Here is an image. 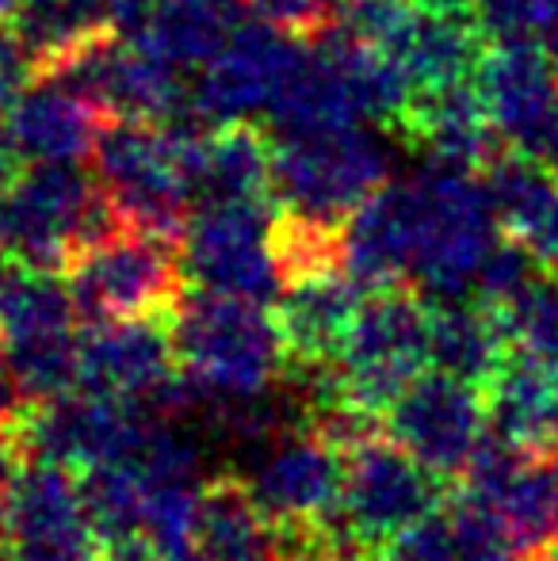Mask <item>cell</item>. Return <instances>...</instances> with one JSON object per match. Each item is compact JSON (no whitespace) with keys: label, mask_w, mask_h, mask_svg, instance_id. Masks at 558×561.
<instances>
[{"label":"cell","mask_w":558,"mask_h":561,"mask_svg":"<svg viewBox=\"0 0 558 561\" xmlns=\"http://www.w3.org/2000/svg\"><path fill=\"white\" fill-rule=\"evenodd\" d=\"M23 466H27V458H23L15 432H4V428H0V508H4L8 493H12L15 478L23 473Z\"/></svg>","instance_id":"cell-38"},{"label":"cell","mask_w":558,"mask_h":561,"mask_svg":"<svg viewBox=\"0 0 558 561\" xmlns=\"http://www.w3.org/2000/svg\"><path fill=\"white\" fill-rule=\"evenodd\" d=\"M4 347L35 405L81 390V336L73 329H46V333L15 336Z\"/></svg>","instance_id":"cell-32"},{"label":"cell","mask_w":558,"mask_h":561,"mask_svg":"<svg viewBox=\"0 0 558 561\" xmlns=\"http://www.w3.org/2000/svg\"><path fill=\"white\" fill-rule=\"evenodd\" d=\"M269 123L280 138H310L364 123L344 54L329 31H321L314 43H303L269 104Z\"/></svg>","instance_id":"cell-15"},{"label":"cell","mask_w":558,"mask_h":561,"mask_svg":"<svg viewBox=\"0 0 558 561\" xmlns=\"http://www.w3.org/2000/svg\"><path fill=\"white\" fill-rule=\"evenodd\" d=\"M482 398L490 432L528 450L558 447V375L539 355L513 347Z\"/></svg>","instance_id":"cell-24"},{"label":"cell","mask_w":558,"mask_h":561,"mask_svg":"<svg viewBox=\"0 0 558 561\" xmlns=\"http://www.w3.org/2000/svg\"><path fill=\"white\" fill-rule=\"evenodd\" d=\"M395 134L406 146L421 149L432 164L463 172H486L509 149L475 77L447 89L413 92V104Z\"/></svg>","instance_id":"cell-14"},{"label":"cell","mask_w":558,"mask_h":561,"mask_svg":"<svg viewBox=\"0 0 558 561\" xmlns=\"http://www.w3.org/2000/svg\"><path fill=\"white\" fill-rule=\"evenodd\" d=\"M413 4L429 8V12H452V15H475L478 0H413Z\"/></svg>","instance_id":"cell-41"},{"label":"cell","mask_w":558,"mask_h":561,"mask_svg":"<svg viewBox=\"0 0 558 561\" xmlns=\"http://www.w3.org/2000/svg\"><path fill=\"white\" fill-rule=\"evenodd\" d=\"M344 8H356V4H372V0H341Z\"/></svg>","instance_id":"cell-47"},{"label":"cell","mask_w":558,"mask_h":561,"mask_svg":"<svg viewBox=\"0 0 558 561\" xmlns=\"http://www.w3.org/2000/svg\"><path fill=\"white\" fill-rule=\"evenodd\" d=\"M513 352L505 325L475 298H432L429 359L436 370L470 382L478 390L493 382L501 363Z\"/></svg>","instance_id":"cell-26"},{"label":"cell","mask_w":558,"mask_h":561,"mask_svg":"<svg viewBox=\"0 0 558 561\" xmlns=\"http://www.w3.org/2000/svg\"><path fill=\"white\" fill-rule=\"evenodd\" d=\"M192 561H200V558H192Z\"/></svg>","instance_id":"cell-48"},{"label":"cell","mask_w":558,"mask_h":561,"mask_svg":"<svg viewBox=\"0 0 558 561\" xmlns=\"http://www.w3.org/2000/svg\"><path fill=\"white\" fill-rule=\"evenodd\" d=\"M272 203H207L195 207L180 244L184 272L195 287L269 302L280 279L269 256Z\"/></svg>","instance_id":"cell-9"},{"label":"cell","mask_w":558,"mask_h":561,"mask_svg":"<svg viewBox=\"0 0 558 561\" xmlns=\"http://www.w3.org/2000/svg\"><path fill=\"white\" fill-rule=\"evenodd\" d=\"M482 180L501 233L524 244L547 275H558V169L505 149Z\"/></svg>","instance_id":"cell-20"},{"label":"cell","mask_w":558,"mask_h":561,"mask_svg":"<svg viewBox=\"0 0 558 561\" xmlns=\"http://www.w3.org/2000/svg\"><path fill=\"white\" fill-rule=\"evenodd\" d=\"M269 256L280 287L314 279V275L349 272L344 267V222L280 207L269 226Z\"/></svg>","instance_id":"cell-30"},{"label":"cell","mask_w":558,"mask_h":561,"mask_svg":"<svg viewBox=\"0 0 558 561\" xmlns=\"http://www.w3.org/2000/svg\"><path fill=\"white\" fill-rule=\"evenodd\" d=\"M77 306L66 275L38 272L20 260H0V340L46 333V329H73Z\"/></svg>","instance_id":"cell-29"},{"label":"cell","mask_w":558,"mask_h":561,"mask_svg":"<svg viewBox=\"0 0 558 561\" xmlns=\"http://www.w3.org/2000/svg\"><path fill=\"white\" fill-rule=\"evenodd\" d=\"M200 561H276V527L253 493V481L218 473L200 485L195 508Z\"/></svg>","instance_id":"cell-25"},{"label":"cell","mask_w":558,"mask_h":561,"mask_svg":"<svg viewBox=\"0 0 558 561\" xmlns=\"http://www.w3.org/2000/svg\"><path fill=\"white\" fill-rule=\"evenodd\" d=\"M390 184V153L360 126L310 138H276L272 192L280 207L349 222L375 192Z\"/></svg>","instance_id":"cell-8"},{"label":"cell","mask_w":558,"mask_h":561,"mask_svg":"<svg viewBox=\"0 0 558 561\" xmlns=\"http://www.w3.org/2000/svg\"><path fill=\"white\" fill-rule=\"evenodd\" d=\"M0 535L15 561H104L77 473L54 462L23 466L0 508Z\"/></svg>","instance_id":"cell-11"},{"label":"cell","mask_w":558,"mask_h":561,"mask_svg":"<svg viewBox=\"0 0 558 561\" xmlns=\"http://www.w3.org/2000/svg\"><path fill=\"white\" fill-rule=\"evenodd\" d=\"M452 481L432 473L390 436L367 439L344 455L337 524L364 554H379L395 535L452 501Z\"/></svg>","instance_id":"cell-7"},{"label":"cell","mask_w":558,"mask_h":561,"mask_svg":"<svg viewBox=\"0 0 558 561\" xmlns=\"http://www.w3.org/2000/svg\"><path fill=\"white\" fill-rule=\"evenodd\" d=\"M544 50L551 54V58L558 61V15H555V20H551V27L544 31Z\"/></svg>","instance_id":"cell-42"},{"label":"cell","mask_w":558,"mask_h":561,"mask_svg":"<svg viewBox=\"0 0 558 561\" xmlns=\"http://www.w3.org/2000/svg\"><path fill=\"white\" fill-rule=\"evenodd\" d=\"M475 84L498 123L501 138L516 153H528L539 126L558 100V61L536 38L490 43L475 69Z\"/></svg>","instance_id":"cell-17"},{"label":"cell","mask_w":558,"mask_h":561,"mask_svg":"<svg viewBox=\"0 0 558 561\" xmlns=\"http://www.w3.org/2000/svg\"><path fill=\"white\" fill-rule=\"evenodd\" d=\"M238 23L241 20H234L210 0H153V12L135 43L153 50L169 66L192 69L207 66Z\"/></svg>","instance_id":"cell-28"},{"label":"cell","mask_w":558,"mask_h":561,"mask_svg":"<svg viewBox=\"0 0 558 561\" xmlns=\"http://www.w3.org/2000/svg\"><path fill=\"white\" fill-rule=\"evenodd\" d=\"M429 329L432 298L406 283L383 290H367L352 333L341 355L329 363V378L321 398L314 401H352L367 413L387 416V409L402 398V390L429 367ZM306 401V405H314Z\"/></svg>","instance_id":"cell-2"},{"label":"cell","mask_w":558,"mask_h":561,"mask_svg":"<svg viewBox=\"0 0 558 561\" xmlns=\"http://www.w3.org/2000/svg\"><path fill=\"white\" fill-rule=\"evenodd\" d=\"M280 290L283 295L272 306V318L283 344V370L333 363L352 333L367 290L349 272L314 275Z\"/></svg>","instance_id":"cell-18"},{"label":"cell","mask_w":558,"mask_h":561,"mask_svg":"<svg viewBox=\"0 0 558 561\" xmlns=\"http://www.w3.org/2000/svg\"><path fill=\"white\" fill-rule=\"evenodd\" d=\"M528 157H536V161H544V164H551V169H558V100H555L551 112H547L544 126H539L536 141L528 146Z\"/></svg>","instance_id":"cell-39"},{"label":"cell","mask_w":558,"mask_h":561,"mask_svg":"<svg viewBox=\"0 0 558 561\" xmlns=\"http://www.w3.org/2000/svg\"><path fill=\"white\" fill-rule=\"evenodd\" d=\"M66 283L77 318L89 325L135 318L172 321L187 295L184 256L176 244L135 229H123L96 249L81 252L66 267Z\"/></svg>","instance_id":"cell-6"},{"label":"cell","mask_w":558,"mask_h":561,"mask_svg":"<svg viewBox=\"0 0 558 561\" xmlns=\"http://www.w3.org/2000/svg\"><path fill=\"white\" fill-rule=\"evenodd\" d=\"M551 485H555V542H558V447L551 450Z\"/></svg>","instance_id":"cell-43"},{"label":"cell","mask_w":558,"mask_h":561,"mask_svg":"<svg viewBox=\"0 0 558 561\" xmlns=\"http://www.w3.org/2000/svg\"><path fill=\"white\" fill-rule=\"evenodd\" d=\"M20 149H15L12 134H8V126H0V195H8V187L20 180Z\"/></svg>","instance_id":"cell-40"},{"label":"cell","mask_w":558,"mask_h":561,"mask_svg":"<svg viewBox=\"0 0 558 561\" xmlns=\"http://www.w3.org/2000/svg\"><path fill=\"white\" fill-rule=\"evenodd\" d=\"M298 38L283 35L264 20H241L230 31L215 58L203 66L200 81H195L192 96L195 107L210 118V123H234V118H249L253 112H269L272 96H276L280 81L298 58Z\"/></svg>","instance_id":"cell-13"},{"label":"cell","mask_w":558,"mask_h":561,"mask_svg":"<svg viewBox=\"0 0 558 561\" xmlns=\"http://www.w3.org/2000/svg\"><path fill=\"white\" fill-rule=\"evenodd\" d=\"M31 81H38V73L27 46L15 35V27L0 23V118L20 104V96L31 89Z\"/></svg>","instance_id":"cell-36"},{"label":"cell","mask_w":558,"mask_h":561,"mask_svg":"<svg viewBox=\"0 0 558 561\" xmlns=\"http://www.w3.org/2000/svg\"><path fill=\"white\" fill-rule=\"evenodd\" d=\"M92 164L123 226L176 249L184 244L195 195L184 176L180 134L172 126L112 118L92 149Z\"/></svg>","instance_id":"cell-4"},{"label":"cell","mask_w":558,"mask_h":561,"mask_svg":"<svg viewBox=\"0 0 558 561\" xmlns=\"http://www.w3.org/2000/svg\"><path fill=\"white\" fill-rule=\"evenodd\" d=\"M344 489V455L310 428L291 432L269 450L253 478V493L272 524L337 519Z\"/></svg>","instance_id":"cell-16"},{"label":"cell","mask_w":558,"mask_h":561,"mask_svg":"<svg viewBox=\"0 0 558 561\" xmlns=\"http://www.w3.org/2000/svg\"><path fill=\"white\" fill-rule=\"evenodd\" d=\"M375 561H467L463 558V539L459 527L452 516V501L440 512L418 519L413 527H406L402 535L387 542L379 554H372Z\"/></svg>","instance_id":"cell-33"},{"label":"cell","mask_w":558,"mask_h":561,"mask_svg":"<svg viewBox=\"0 0 558 561\" xmlns=\"http://www.w3.org/2000/svg\"><path fill=\"white\" fill-rule=\"evenodd\" d=\"M77 485H81L84 516H89L100 547H115V542L146 535V481L130 462L115 458V462L89 466L77 473Z\"/></svg>","instance_id":"cell-31"},{"label":"cell","mask_w":558,"mask_h":561,"mask_svg":"<svg viewBox=\"0 0 558 561\" xmlns=\"http://www.w3.org/2000/svg\"><path fill=\"white\" fill-rule=\"evenodd\" d=\"M149 421L153 416L130 401L73 390L66 398L31 405L27 421L15 428V439L27 462H54L81 473L89 466L127 458Z\"/></svg>","instance_id":"cell-10"},{"label":"cell","mask_w":558,"mask_h":561,"mask_svg":"<svg viewBox=\"0 0 558 561\" xmlns=\"http://www.w3.org/2000/svg\"><path fill=\"white\" fill-rule=\"evenodd\" d=\"M31 405H35V401H31V393L23 390L20 375H15L12 355H8L4 340H0V428L15 432L23 421H27Z\"/></svg>","instance_id":"cell-37"},{"label":"cell","mask_w":558,"mask_h":561,"mask_svg":"<svg viewBox=\"0 0 558 561\" xmlns=\"http://www.w3.org/2000/svg\"><path fill=\"white\" fill-rule=\"evenodd\" d=\"M410 187L413 279L429 298H463L475 287L486 252L498 241L490 187L478 172L432 164Z\"/></svg>","instance_id":"cell-5"},{"label":"cell","mask_w":558,"mask_h":561,"mask_svg":"<svg viewBox=\"0 0 558 561\" xmlns=\"http://www.w3.org/2000/svg\"><path fill=\"white\" fill-rule=\"evenodd\" d=\"M482 46L486 35L475 23V15L429 12V8L413 4L387 54H395L413 89L429 92L470 81L478 61H482Z\"/></svg>","instance_id":"cell-23"},{"label":"cell","mask_w":558,"mask_h":561,"mask_svg":"<svg viewBox=\"0 0 558 561\" xmlns=\"http://www.w3.org/2000/svg\"><path fill=\"white\" fill-rule=\"evenodd\" d=\"M249 12L298 43H314L337 23V0H249Z\"/></svg>","instance_id":"cell-35"},{"label":"cell","mask_w":558,"mask_h":561,"mask_svg":"<svg viewBox=\"0 0 558 561\" xmlns=\"http://www.w3.org/2000/svg\"><path fill=\"white\" fill-rule=\"evenodd\" d=\"M8 252L38 272L66 275L81 252L123 233V218L96 176L73 164H35L4 195Z\"/></svg>","instance_id":"cell-3"},{"label":"cell","mask_w":558,"mask_h":561,"mask_svg":"<svg viewBox=\"0 0 558 561\" xmlns=\"http://www.w3.org/2000/svg\"><path fill=\"white\" fill-rule=\"evenodd\" d=\"M272 172H276L272 130H261L249 118L223 123L207 134L200 164H195V207H207V203H276Z\"/></svg>","instance_id":"cell-22"},{"label":"cell","mask_w":558,"mask_h":561,"mask_svg":"<svg viewBox=\"0 0 558 561\" xmlns=\"http://www.w3.org/2000/svg\"><path fill=\"white\" fill-rule=\"evenodd\" d=\"M23 0H0V23H12L15 12H20Z\"/></svg>","instance_id":"cell-44"},{"label":"cell","mask_w":558,"mask_h":561,"mask_svg":"<svg viewBox=\"0 0 558 561\" xmlns=\"http://www.w3.org/2000/svg\"><path fill=\"white\" fill-rule=\"evenodd\" d=\"M180 370L200 393L223 401H257L283 375L276 318L264 302L195 287L172 318Z\"/></svg>","instance_id":"cell-1"},{"label":"cell","mask_w":558,"mask_h":561,"mask_svg":"<svg viewBox=\"0 0 558 561\" xmlns=\"http://www.w3.org/2000/svg\"><path fill=\"white\" fill-rule=\"evenodd\" d=\"M115 115H107L96 100L66 89V84L38 81L20 96V104L4 115L8 134L23 161L35 164H77L92 157L104 126Z\"/></svg>","instance_id":"cell-19"},{"label":"cell","mask_w":558,"mask_h":561,"mask_svg":"<svg viewBox=\"0 0 558 561\" xmlns=\"http://www.w3.org/2000/svg\"><path fill=\"white\" fill-rule=\"evenodd\" d=\"M344 267L364 290L398 287L413 275L410 187L387 184L344 222Z\"/></svg>","instance_id":"cell-21"},{"label":"cell","mask_w":558,"mask_h":561,"mask_svg":"<svg viewBox=\"0 0 558 561\" xmlns=\"http://www.w3.org/2000/svg\"><path fill=\"white\" fill-rule=\"evenodd\" d=\"M8 252V218H4V207H0V260Z\"/></svg>","instance_id":"cell-45"},{"label":"cell","mask_w":558,"mask_h":561,"mask_svg":"<svg viewBox=\"0 0 558 561\" xmlns=\"http://www.w3.org/2000/svg\"><path fill=\"white\" fill-rule=\"evenodd\" d=\"M490 432L478 386L444 375H421L387 409V436L402 444L432 473L455 481Z\"/></svg>","instance_id":"cell-12"},{"label":"cell","mask_w":558,"mask_h":561,"mask_svg":"<svg viewBox=\"0 0 558 561\" xmlns=\"http://www.w3.org/2000/svg\"><path fill=\"white\" fill-rule=\"evenodd\" d=\"M12 23L38 77L58 69L73 54L119 35L107 0H23Z\"/></svg>","instance_id":"cell-27"},{"label":"cell","mask_w":558,"mask_h":561,"mask_svg":"<svg viewBox=\"0 0 558 561\" xmlns=\"http://www.w3.org/2000/svg\"><path fill=\"white\" fill-rule=\"evenodd\" d=\"M558 15V0H478L475 23L482 27L486 43H524L544 38Z\"/></svg>","instance_id":"cell-34"},{"label":"cell","mask_w":558,"mask_h":561,"mask_svg":"<svg viewBox=\"0 0 558 561\" xmlns=\"http://www.w3.org/2000/svg\"><path fill=\"white\" fill-rule=\"evenodd\" d=\"M333 561H375L372 554H364V550H344L341 558H333Z\"/></svg>","instance_id":"cell-46"}]
</instances>
